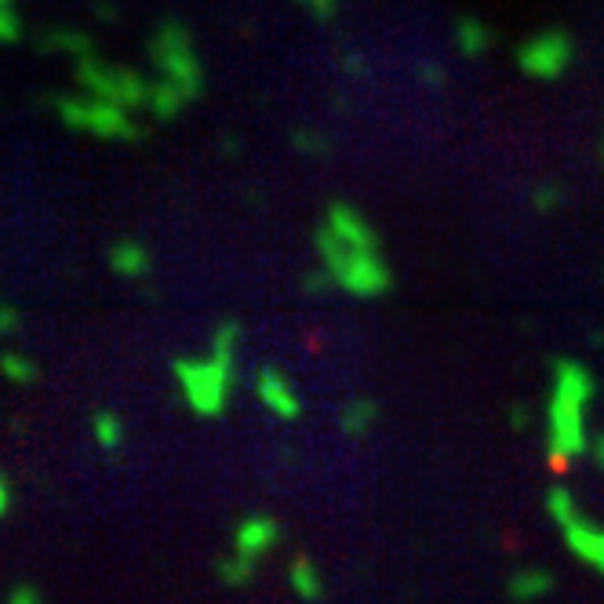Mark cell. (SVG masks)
I'll list each match as a JSON object with an SVG mask.
<instances>
[{
    "instance_id": "d6a6232c",
    "label": "cell",
    "mask_w": 604,
    "mask_h": 604,
    "mask_svg": "<svg viewBox=\"0 0 604 604\" xmlns=\"http://www.w3.org/2000/svg\"><path fill=\"white\" fill-rule=\"evenodd\" d=\"M15 604H37L33 590H15Z\"/></svg>"
},
{
    "instance_id": "1f68e13d",
    "label": "cell",
    "mask_w": 604,
    "mask_h": 604,
    "mask_svg": "<svg viewBox=\"0 0 604 604\" xmlns=\"http://www.w3.org/2000/svg\"><path fill=\"white\" fill-rule=\"evenodd\" d=\"M510 426L524 430V426H528V408H521V404H517V408H510Z\"/></svg>"
},
{
    "instance_id": "ba28073f",
    "label": "cell",
    "mask_w": 604,
    "mask_h": 604,
    "mask_svg": "<svg viewBox=\"0 0 604 604\" xmlns=\"http://www.w3.org/2000/svg\"><path fill=\"white\" fill-rule=\"evenodd\" d=\"M572 62H575V41L572 33L564 30L532 33L517 48V66H521L524 77H535V81H557V77L568 73Z\"/></svg>"
},
{
    "instance_id": "ac0fdd59",
    "label": "cell",
    "mask_w": 604,
    "mask_h": 604,
    "mask_svg": "<svg viewBox=\"0 0 604 604\" xmlns=\"http://www.w3.org/2000/svg\"><path fill=\"white\" fill-rule=\"evenodd\" d=\"M0 375L19 386H30L33 379H37V364H33L30 357H22V353H4V357H0Z\"/></svg>"
},
{
    "instance_id": "277c9868",
    "label": "cell",
    "mask_w": 604,
    "mask_h": 604,
    "mask_svg": "<svg viewBox=\"0 0 604 604\" xmlns=\"http://www.w3.org/2000/svg\"><path fill=\"white\" fill-rule=\"evenodd\" d=\"M150 59L161 70V81L175 84L186 99H197L204 91V70L201 59L193 51V37L182 22H161L150 41Z\"/></svg>"
},
{
    "instance_id": "44dd1931",
    "label": "cell",
    "mask_w": 604,
    "mask_h": 604,
    "mask_svg": "<svg viewBox=\"0 0 604 604\" xmlns=\"http://www.w3.org/2000/svg\"><path fill=\"white\" fill-rule=\"evenodd\" d=\"M292 583L299 586L306 597H317V590H321V583H317V568H313L306 557H295L292 564Z\"/></svg>"
},
{
    "instance_id": "3957f363",
    "label": "cell",
    "mask_w": 604,
    "mask_h": 604,
    "mask_svg": "<svg viewBox=\"0 0 604 604\" xmlns=\"http://www.w3.org/2000/svg\"><path fill=\"white\" fill-rule=\"evenodd\" d=\"M313 244H317V259H321V266L332 273V281L339 284L346 295L379 299V295H386L393 288V273L379 252H353V248H346L328 226H317Z\"/></svg>"
},
{
    "instance_id": "30bf717a",
    "label": "cell",
    "mask_w": 604,
    "mask_h": 604,
    "mask_svg": "<svg viewBox=\"0 0 604 604\" xmlns=\"http://www.w3.org/2000/svg\"><path fill=\"white\" fill-rule=\"evenodd\" d=\"M255 393H259V401L270 408L277 419H284V423H292V419H299L302 415V401L299 393L292 390V383L284 379L277 368H259V375H255Z\"/></svg>"
},
{
    "instance_id": "6da1fadb",
    "label": "cell",
    "mask_w": 604,
    "mask_h": 604,
    "mask_svg": "<svg viewBox=\"0 0 604 604\" xmlns=\"http://www.w3.org/2000/svg\"><path fill=\"white\" fill-rule=\"evenodd\" d=\"M237 343H241V324L222 321L208 357H197V361L179 357L172 364L182 401L204 419H219L226 412V404H230V390L237 383Z\"/></svg>"
},
{
    "instance_id": "836d02e7",
    "label": "cell",
    "mask_w": 604,
    "mask_h": 604,
    "mask_svg": "<svg viewBox=\"0 0 604 604\" xmlns=\"http://www.w3.org/2000/svg\"><path fill=\"white\" fill-rule=\"evenodd\" d=\"M219 146H222V150H226V153H237V142H233V139H222Z\"/></svg>"
},
{
    "instance_id": "ffe728a7",
    "label": "cell",
    "mask_w": 604,
    "mask_h": 604,
    "mask_svg": "<svg viewBox=\"0 0 604 604\" xmlns=\"http://www.w3.org/2000/svg\"><path fill=\"white\" fill-rule=\"evenodd\" d=\"M564 204V190L557 186V182H539L532 190V208L535 212H543V215H550V212H557Z\"/></svg>"
},
{
    "instance_id": "cb8c5ba5",
    "label": "cell",
    "mask_w": 604,
    "mask_h": 604,
    "mask_svg": "<svg viewBox=\"0 0 604 604\" xmlns=\"http://www.w3.org/2000/svg\"><path fill=\"white\" fill-rule=\"evenodd\" d=\"M22 33V22L15 15V0H0V44H11L19 41Z\"/></svg>"
},
{
    "instance_id": "2e32d148",
    "label": "cell",
    "mask_w": 604,
    "mask_h": 604,
    "mask_svg": "<svg viewBox=\"0 0 604 604\" xmlns=\"http://www.w3.org/2000/svg\"><path fill=\"white\" fill-rule=\"evenodd\" d=\"M375 415H379L375 401H368V397H357V401L346 404V412H343V419H339V426H343V433H350V437H364V433L375 426Z\"/></svg>"
},
{
    "instance_id": "4dcf8cb0",
    "label": "cell",
    "mask_w": 604,
    "mask_h": 604,
    "mask_svg": "<svg viewBox=\"0 0 604 604\" xmlns=\"http://www.w3.org/2000/svg\"><path fill=\"white\" fill-rule=\"evenodd\" d=\"M8 510H11V484L0 477V517L8 514Z\"/></svg>"
},
{
    "instance_id": "f1b7e54d",
    "label": "cell",
    "mask_w": 604,
    "mask_h": 604,
    "mask_svg": "<svg viewBox=\"0 0 604 604\" xmlns=\"http://www.w3.org/2000/svg\"><path fill=\"white\" fill-rule=\"evenodd\" d=\"M586 452H590V459H594V466H597V470H604V433H597V437H594V444H590V448H586Z\"/></svg>"
},
{
    "instance_id": "d6986e66",
    "label": "cell",
    "mask_w": 604,
    "mask_h": 604,
    "mask_svg": "<svg viewBox=\"0 0 604 604\" xmlns=\"http://www.w3.org/2000/svg\"><path fill=\"white\" fill-rule=\"evenodd\" d=\"M292 146L302 153V157H324V153H328V139H324L317 128H295Z\"/></svg>"
},
{
    "instance_id": "e0dca14e",
    "label": "cell",
    "mask_w": 604,
    "mask_h": 604,
    "mask_svg": "<svg viewBox=\"0 0 604 604\" xmlns=\"http://www.w3.org/2000/svg\"><path fill=\"white\" fill-rule=\"evenodd\" d=\"M91 430H95V441H99V448H106V452H117L124 444V419L113 412H99L95 419H91Z\"/></svg>"
},
{
    "instance_id": "52a82bcc",
    "label": "cell",
    "mask_w": 604,
    "mask_h": 604,
    "mask_svg": "<svg viewBox=\"0 0 604 604\" xmlns=\"http://www.w3.org/2000/svg\"><path fill=\"white\" fill-rule=\"evenodd\" d=\"M77 84H81L88 95L95 99H106L121 110H139L150 99V84L142 81L135 70H124V66H110V62L95 59H77Z\"/></svg>"
},
{
    "instance_id": "7c38bea8",
    "label": "cell",
    "mask_w": 604,
    "mask_h": 604,
    "mask_svg": "<svg viewBox=\"0 0 604 604\" xmlns=\"http://www.w3.org/2000/svg\"><path fill=\"white\" fill-rule=\"evenodd\" d=\"M110 266L117 277H128V281H142L146 273H150V252H146V244L142 241H117L110 248Z\"/></svg>"
},
{
    "instance_id": "7402d4cb",
    "label": "cell",
    "mask_w": 604,
    "mask_h": 604,
    "mask_svg": "<svg viewBox=\"0 0 604 604\" xmlns=\"http://www.w3.org/2000/svg\"><path fill=\"white\" fill-rule=\"evenodd\" d=\"M252 572H255V561L252 557H244V554H237V557H230V561L219 564V575L226 579V583H248Z\"/></svg>"
},
{
    "instance_id": "4316f807",
    "label": "cell",
    "mask_w": 604,
    "mask_h": 604,
    "mask_svg": "<svg viewBox=\"0 0 604 604\" xmlns=\"http://www.w3.org/2000/svg\"><path fill=\"white\" fill-rule=\"evenodd\" d=\"M15 328H19V313L11 310V306H4V302H0V335L15 332Z\"/></svg>"
},
{
    "instance_id": "603a6c76",
    "label": "cell",
    "mask_w": 604,
    "mask_h": 604,
    "mask_svg": "<svg viewBox=\"0 0 604 604\" xmlns=\"http://www.w3.org/2000/svg\"><path fill=\"white\" fill-rule=\"evenodd\" d=\"M521 597H535L543 594L546 586H550V575L546 572H535V568H524L521 575H514V583H510Z\"/></svg>"
},
{
    "instance_id": "5bb4252c",
    "label": "cell",
    "mask_w": 604,
    "mask_h": 604,
    "mask_svg": "<svg viewBox=\"0 0 604 604\" xmlns=\"http://www.w3.org/2000/svg\"><path fill=\"white\" fill-rule=\"evenodd\" d=\"M146 106L153 110L157 121H175V117L182 113V106H190V99H186L175 84L157 81V84H150V99H146Z\"/></svg>"
},
{
    "instance_id": "9a60e30c",
    "label": "cell",
    "mask_w": 604,
    "mask_h": 604,
    "mask_svg": "<svg viewBox=\"0 0 604 604\" xmlns=\"http://www.w3.org/2000/svg\"><path fill=\"white\" fill-rule=\"evenodd\" d=\"M44 48H48V51H66V55H73V59H88V55H95V41H91L88 33H77V30L44 33Z\"/></svg>"
},
{
    "instance_id": "f546056e",
    "label": "cell",
    "mask_w": 604,
    "mask_h": 604,
    "mask_svg": "<svg viewBox=\"0 0 604 604\" xmlns=\"http://www.w3.org/2000/svg\"><path fill=\"white\" fill-rule=\"evenodd\" d=\"M343 66H346V73H364V55H357V51H346Z\"/></svg>"
},
{
    "instance_id": "484cf974",
    "label": "cell",
    "mask_w": 604,
    "mask_h": 604,
    "mask_svg": "<svg viewBox=\"0 0 604 604\" xmlns=\"http://www.w3.org/2000/svg\"><path fill=\"white\" fill-rule=\"evenodd\" d=\"M332 273L324 270H313V273H306V277H302V288H306V292H313V295H321V292H328V288H332Z\"/></svg>"
},
{
    "instance_id": "5b68a950",
    "label": "cell",
    "mask_w": 604,
    "mask_h": 604,
    "mask_svg": "<svg viewBox=\"0 0 604 604\" xmlns=\"http://www.w3.org/2000/svg\"><path fill=\"white\" fill-rule=\"evenodd\" d=\"M55 113L62 117V124L73 131H88L99 139H139L142 128L131 121V113L113 106L106 99H77V95H55Z\"/></svg>"
},
{
    "instance_id": "d4e9b609",
    "label": "cell",
    "mask_w": 604,
    "mask_h": 604,
    "mask_svg": "<svg viewBox=\"0 0 604 604\" xmlns=\"http://www.w3.org/2000/svg\"><path fill=\"white\" fill-rule=\"evenodd\" d=\"M299 4L310 11L313 19H321V22H328V19L339 15V0H299Z\"/></svg>"
},
{
    "instance_id": "8992f818",
    "label": "cell",
    "mask_w": 604,
    "mask_h": 604,
    "mask_svg": "<svg viewBox=\"0 0 604 604\" xmlns=\"http://www.w3.org/2000/svg\"><path fill=\"white\" fill-rule=\"evenodd\" d=\"M546 510H550L557 528H561L568 550L583 557L590 568L604 572V528L597 521H590V517H583V510L575 503V495L557 484V488L546 492Z\"/></svg>"
},
{
    "instance_id": "7a4b0ae2",
    "label": "cell",
    "mask_w": 604,
    "mask_h": 604,
    "mask_svg": "<svg viewBox=\"0 0 604 604\" xmlns=\"http://www.w3.org/2000/svg\"><path fill=\"white\" fill-rule=\"evenodd\" d=\"M597 383L579 361H554V393H550V459L564 466L590 448L586 441V404L594 401Z\"/></svg>"
},
{
    "instance_id": "4fadbf2b",
    "label": "cell",
    "mask_w": 604,
    "mask_h": 604,
    "mask_svg": "<svg viewBox=\"0 0 604 604\" xmlns=\"http://www.w3.org/2000/svg\"><path fill=\"white\" fill-rule=\"evenodd\" d=\"M455 44H459V51H463L466 59H477V55H484V51L492 48V30L481 19H474V15H463V19L455 22Z\"/></svg>"
},
{
    "instance_id": "83f0119b",
    "label": "cell",
    "mask_w": 604,
    "mask_h": 604,
    "mask_svg": "<svg viewBox=\"0 0 604 604\" xmlns=\"http://www.w3.org/2000/svg\"><path fill=\"white\" fill-rule=\"evenodd\" d=\"M419 81L426 84H441L444 81V70L437 66V62H426V66H419Z\"/></svg>"
},
{
    "instance_id": "9c48e42d",
    "label": "cell",
    "mask_w": 604,
    "mask_h": 604,
    "mask_svg": "<svg viewBox=\"0 0 604 604\" xmlns=\"http://www.w3.org/2000/svg\"><path fill=\"white\" fill-rule=\"evenodd\" d=\"M324 226H328L346 248H353V252H379V233L372 230V222L364 219L353 204H343V201L332 204Z\"/></svg>"
},
{
    "instance_id": "8fae6325",
    "label": "cell",
    "mask_w": 604,
    "mask_h": 604,
    "mask_svg": "<svg viewBox=\"0 0 604 604\" xmlns=\"http://www.w3.org/2000/svg\"><path fill=\"white\" fill-rule=\"evenodd\" d=\"M281 543V524L273 521L270 514H252L244 517L241 524H237V532H233V546H237V554L244 557H262L270 554L273 546Z\"/></svg>"
}]
</instances>
